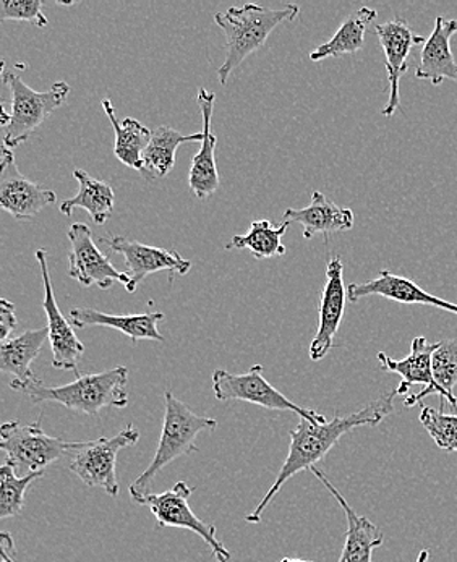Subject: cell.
<instances>
[{"mask_svg":"<svg viewBox=\"0 0 457 562\" xmlns=\"http://www.w3.org/2000/svg\"><path fill=\"white\" fill-rule=\"evenodd\" d=\"M398 397V391L383 394L377 401L370 402L367 407L359 412L341 417L336 412V417L325 424H313V422L300 418L296 430L289 432L291 445H289L288 458L282 463L278 476L272 482L265 497L255 507L254 513L245 517L248 524H260L263 513L269 506L276 495L281 492L282 486L303 470H312L322 459H325L327 452L337 445L346 432L353 431L359 427H377L384 418L390 417L394 412V398Z\"/></svg>","mask_w":457,"mask_h":562,"instance_id":"cell-1","label":"cell"},{"mask_svg":"<svg viewBox=\"0 0 457 562\" xmlns=\"http://www.w3.org/2000/svg\"><path fill=\"white\" fill-rule=\"evenodd\" d=\"M299 13L300 7L296 3H289L281 9L245 3L242 7H231L227 12L216 13L214 22L226 34L227 47L226 59L218 70L220 83L226 85L232 71L265 46L269 34L281 23L294 22Z\"/></svg>","mask_w":457,"mask_h":562,"instance_id":"cell-2","label":"cell"},{"mask_svg":"<svg viewBox=\"0 0 457 562\" xmlns=\"http://www.w3.org/2000/svg\"><path fill=\"white\" fill-rule=\"evenodd\" d=\"M216 428L218 422L214 418L197 415L180 398L174 396L172 391L166 390L161 438L155 458L129 488L133 499L142 504L146 496L152 495L153 480L164 467L176 459L197 452V436L203 431H214Z\"/></svg>","mask_w":457,"mask_h":562,"instance_id":"cell-3","label":"cell"},{"mask_svg":"<svg viewBox=\"0 0 457 562\" xmlns=\"http://www.w3.org/2000/svg\"><path fill=\"white\" fill-rule=\"evenodd\" d=\"M129 370L125 367L112 368L97 374H85L66 386L47 387L36 381L25 387L22 394L32 402H56L75 412L99 415L102 408H125L129 405Z\"/></svg>","mask_w":457,"mask_h":562,"instance_id":"cell-4","label":"cell"},{"mask_svg":"<svg viewBox=\"0 0 457 562\" xmlns=\"http://www.w3.org/2000/svg\"><path fill=\"white\" fill-rule=\"evenodd\" d=\"M12 94L10 124L5 127L3 146L16 148L32 136V133L60 105L66 104L70 87L66 81H57L47 91H34L19 75L3 74Z\"/></svg>","mask_w":457,"mask_h":562,"instance_id":"cell-5","label":"cell"},{"mask_svg":"<svg viewBox=\"0 0 457 562\" xmlns=\"http://www.w3.org/2000/svg\"><path fill=\"white\" fill-rule=\"evenodd\" d=\"M74 445L75 441L46 435L41 427V418L30 425L9 422L0 428V449L7 454L5 462L19 476L44 472L51 463L70 454Z\"/></svg>","mask_w":457,"mask_h":562,"instance_id":"cell-6","label":"cell"},{"mask_svg":"<svg viewBox=\"0 0 457 562\" xmlns=\"http://www.w3.org/2000/svg\"><path fill=\"white\" fill-rule=\"evenodd\" d=\"M140 431L133 425H127L112 438H99L97 441L75 442L70 451V470L85 485L90 488H101L109 496L118 497L121 486L115 473V462L122 449L135 446Z\"/></svg>","mask_w":457,"mask_h":562,"instance_id":"cell-7","label":"cell"},{"mask_svg":"<svg viewBox=\"0 0 457 562\" xmlns=\"http://www.w3.org/2000/svg\"><path fill=\"white\" fill-rule=\"evenodd\" d=\"M263 371H265V367L261 363L254 364L247 373L242 374L228 373L220 368L213 373L214 397L221 402H248V404L260 405L268 411L292 412L313 424H325L326 418L319 412L299 407L296 402L289 401L285 394L279 393L272 384L266 381Z\"/></svg>","mask_w":457,"mask_h":562,"instance_id":"cell-8","label":"cell"},{"mask_svg":"<svg viewBox=\"0 0 457 562\" xmlns=\"http://www.w3.org/2000/svg\"><path fill=\"white\" fill-rule=\"evenodd\" d=\"M192 493V486L186 482H177L167 492L146 496L142 504L149 507L159 527L193 531L210 547L216 562H231V551L218 538L216 527L203 522L190 507L189 497Z\"/></svg>","mask_w":457,"mask_h":562,"instance_id":"cell-9","label":"cell"},{"mask_svg":"<svg viewBox=\"0 0 457 562\" xmlns=\"http://www.w3.org/2000/svg\"><path fill=\"white\" fill-rule=\"evenodd\" d=\"M438 349V342L432 344L425 339L424 336L415 337L412 340L411 353L405 359L394 360L384 352L378 353V362L384 371L398 373L402 378L401 384L398 386V396H404L414 384H422L425 390L421 393L412 394L404 398V407H414V405L422 404L425 397L436 394L442 397L443 404L449 402L453 408L457 411V397L443 391L433 376V353Z\"/></svg>","mask_w":457,"mask_h":562,"instance_id":"cell-10","label":"cell"},{"mask_svg":"<svg viewBox=\"0 0 457 562\" xmlns=\"http://www.w3.org/2000/svg\"><path fill=\"white\" fill-rule=\"evenodd\" d=\"M71 250L68 254V276L83 288H97L109 291L114 282L127 285L131 282L127 272H121L109 261L108 255L99 250L91 229L85 224H74L68 229Z\"/></svg>","mask_w":457,"mask_h":562,"instance_id":"cell-11","label":"cell"},{"mask_svg":"<svg viewBox=\"0 0 457 562\" xmlns=\"http://www.w3.org/2000/svg\"><path fill=\"white\" fill-rule=\"evenodd\" d=\"M57 201L56 192L26 179L16 166L13 149L3 146L0 165V206L16 221L34 220Z\"/></svg>","mask_w":457,"mask_h":562,"instance_id":"cell-12","label":"cell"},{"mask_svg":"<svg viewBox=\"0 0 457 562\" xmlns=\"http://www.w3.org/2000/svg\"><path fill=\"white\" fill-rule=\"evenodd\" d=\"M105 241H108L112 251L124 257L125 266H127V271L125 272L131 278V282L125 285V291L129 294H133L136 291L143 279L156 274V272H169L170 282H172L174 274L186 276L190 268H192V263L186 260V258L180 257L179 251L176 250L149 247V245L122 237V235H112L111 238H105Z\"/></svg>","mask_w":457,"mask_h":562,"instance_id":"cell-13","label":"cell"},{"mask_svg":"<svg viewBox=\"0 0 457 562\" xmlns=\"http://www.w3.org/2000/svg\"><path fill=\"white\" fill-rule=\"evenodd\" d=\"M37 265H40L41 278L44 284L43 308L47 316V329H49L51 349H53V367L56 370L75 371L78 373V362L85 353V346L78 339L74 328L66 316L60 312L54 295L53 281H51L47 251L40 248L36 251Z\"/></svg>","mask_w":457,"mask_h":562,"instance_id":"cell-14","label":"cell"},{"mask_svg":"<svg viewBox=\"0 0 457 562\" xmlns=\"http://www.w3.org/2000/svg\"><path fill=\"white\" fill-rule=\"evenodd\" d=\"M387 59L388 80H390V98L381 114L384 117H392L401 108V93H399V81L402 75L408 71L409 57L412 49L419 44H425V37L417 36L412 32L411 26L401 16H394L390 22L378 25L375 29Z\"/></svg>","mask_w":457,"mask_h":562,"instance_id":"cell-15","label":"cell"},{"mask_svg":"<svg viewBox=\"0 0 457 562\" xmlns=\"http://www.w3.org/2000/svg\"><path fill=\"white\" fill-rule=\"evenodd\" d=\"M347 288L344 284V265L339 257L331 258L326 266V284L320 299V323L315 339L310 344V359L320 362L334 346L346 310Z\"/></svg>","mask_w":457,"mask_h":562,"instance_id":"cell-16","label":"cell"},{"mask_svg":"<svg viewBox=\"0 0 457 562\" xmlns=\"http://www.w3.org/2000/svg\"><path fill=\"white\" fill-rule=\"evenodd\" d=\"M198 104L203 117V142L200 151L193 156L189 170V186L198 200H207L213 196L220 189V173L216 166V135L211 132V117H213L214 101L216 94L201 87L198 90Z\"/></svg>","mask_w":457,"mask_h":562,"instance_id":"cell-17","label":"cell"},{"mask_svg":"<svg viewBox=\"0 0 457 562\" xmlns=\"http://www.w3.org/2000/svg\"><path fill=\"white\" fill-rule=\"evenodd\" d=\"M371 295H380V297L404 303V305L435 306V308H442L445 312L457 315V303L426 294L424 289L415 284L414 281H411V279L392 274L388 269H381L378 278L365 282V284H350L347 288V297L353 303H357L361 299L371 297Z\"/></svg>","mask_w":457,"mask_h":562,"instance_id":"cell-18","label":"cell"},{"mask_svg":"<svg viewBox=\"0 0 457 562\" xmlns=\"http://www.w3.org/2000/svg\"><path fill=\"white\" fill-rule=\"evenodd\" d=\"M310 472L326 486L327 492L343 507L347 519L346 541H344L343 553L337 562H371L374 551L380 548L384 541V533L380 527L375 526L367 517L359 516L347 503L346 497L341 495L339 490L330 482V479L319 469L313 467Z\"/></svg>","mask_w":457,"mask_h":562,"instance_id":"cell-19","label":"cell"},{"mask_svg":"<svg viewBox=\"0 0 457 562\" xmlns=\"http://www.w3.org/2000/svg\"><path fill=\"white\" fill-rule=\"evenodd\" d=\"M49 339V329H30L2 340L0 346V370L12 374L10 387L16 393H22L25 387L36 383L32 370V363L40 357L44 342Z\"/></svg>","mask_w":457,"mask_h":562,"instance_id":"cell-20","label":"cell"},{"mask_svg":"<svg viewBox=\"0 0 457 562\" xmlns=\"http://www.w3.org/2000/svg\"><path fill=\"white\" fill-rule=\"evenodd\" d=\"M456 33L457 20H445V16L436 19L435 29L426 37L422 49L421 63L415 68L419 80L432 81L435 87L445 80L457 83V64L452 50V40Z\"/></svg>","mask_w":457,"mask_h":562,"instance_id":"cell-21","label":"cell"},{"mask_svg":"<svg viewBox=\"0 0 457 562\" xmlns=\"http://www.w3.org/2000/svg\"><path fill=\"white\" fill-rule=\"evenodd\" d=\"M164 318L166 316L159 312L140 313V315H109V313L94 308H74L70 312L71 325L75 328L102 326V328L118 329L131 337L133 342H138V340L164 342L166 339L158 329V325Z\"/></svg>","mask_w":457,"mask_h":562,"instance_id":"cell-22","label":"cell"},{"mask_svg":"<svg viewBox=\"0 0 457 562\" xmlns=\"http://www.w3.org/2000/svg\"><path fill=\"white\" fill-rule=\"evenodd\" d=\"M286 223H299L303 227V238L310 240L316 234L323 237L336 234V232L350 231L354 227V213L349 207L337 206L322 192L312 193V203L302 210L289 207L285 213Z\"/></svg>","mask_w":457,"mask_h":562,"instance_id":"cell-23","label":"cell"},{"mask_svg":"<svg viewBox=\"0 0 457 562\" xmlns=\"http://www.w3.org/2000/svg\"><path fill=\"white\" fill-rule=\"evenodd\" d=\"M203 132L193 133V135H182L174 128L161 127L153 131L152 142L146 146L142 156V173L143 179L153 182V180L163 179L176 165V151L183 143L203 142Z\"/></svg>","mask_w":457,"mask_h":562,"instance_id":"cell-24","label":"cell"},{"mask_svg":"<svg viewBox=\"0 0 457 562\" xmlns=\"http://www.w3.org/2000/svg\"><path fill=\"white\" fill-rule=\"evenodd\" d=\"M74 177L78 182V193L74 199L66 200L60 204V213L70 217L75 210H85L98 226L108 223L115 204V193L112 187L102 180L94 179L78 167L74 170Z\"/></svg>","mask_w":457,"mask_h":562,"instance_id":"cell-25","label":"cell"},{"mask_svg":"<svg viewBox=\"0 0 457 562\" xmlns=\"http://www.w3.org/2000/svg\"><path fill=\"white\" fill-rule=\"evenodd\" d=\"M102 109L108 115L112 128L115 133L114 155L122 165L131 167V169H142V156L146 146L152 142L153 132L146 125L136 119L127 117L125 121L119 122L115 115L114 104L111 100H102Z\"/></svg>","mask_w":457,"mask_h":562,"instance_id":"cell-26","label":"cell"},{"mask_svg":"<svg viewBox=\"0 0 457 562\" xmlns=\"http://www.w3.org/2000/svg\"><path fill=\"white\" fill-rule=\"evenodd\" d=\"M377 15V10L370 9V7H361L344 20L343 25L339 26V30L334 33L330 41L310 53V60L320 63V60H325L327 57L356 54L357 50L364 47L365 32H367L368 25L375 22Z\"/></svg>","mask_w":457,"mask_h":562,"instance_id":"cell-27","label":"cell"},{"mask_svg":"<svg viewBox=\"0 0 457 562\" xmlns=\"http://www.w3.org/2000/svg\"><path fill=\"white\" fill-rule=\"evenodd\" d=\"M291 227V223L275 227L269 220L254 221L250 229L244 235H234L226 244V250H250L257 260L282 257L286 247L282 235Z\"/></svg>","mask_w":457,"mask_h":562,"instance_id":"cell-28","label":"cell"},{"mask_svg":"<svg viewBox=\"0 0 457 562\" xmlns=\"http://www.w3.org/2000/svg\"><path fill=\"white\" fill-rule=\"evenodd\" d=\"M44 472L19 476L12 465L3 463L0 469V519L16 517L25 506V493L32 483L41 480Z\"/></svg>","mask_w":457,"mask_h":562,"instance_id":"cell-29","label":"cell"},{"mask_svg":"<svg viewBox=\"0 0 457 562\" xmlns=\"http://www.w3.org/2000/svg\"><path fill=\"white\" fill-rule=\"evenodd\" d=\"M421 424L439 449L457 452V414H445L422 405Z\"/></svg>","mask_w":457,"mask_h":562,"instance_id":"cell-30","label":"cell"},{"mask_svg":"<svg viewBox=\"0 0 457 562\" xmlns=\"http://www.w3.org/2000/svg\"><path fill=\"white\" fill-rule=\"evenodd\" d=\"M433 376L446 393L455 396L457 386V339H445L438 342L433 353Z\"/></svg>","mask_w":457,"mask_h":562,"instance_id":"cell-31","label":"cell"},{"mask_svg":"<svg viewBox=\"0 0 457 562\" xmlns=\"http://www.w3.org/2000/svg\"><path fill=\"white\" fill-rule=\"evenodd\" d=\"M43 0H0V22L15 20L44 29L49 23L43 12Z\"/></svg>","mask_w":457,"mask_h":562,"instance_id":"cell-32","label":"cell"},{"mask_svg":"<svg viewBox=\"0 0 457 562\" xmlns=\"http://www.w3.org/2000/svg\"><path fill=\"white\" fill-rule=\"evenodd\" d=\"M15 305L10 300H0V339H9L10 333L16 328Z\"/></svg>","mask_w":457,"mask_h":562,"instance_id":"cell-33","label":"cell"},{"mask_svg":"<svg viewBox=\"0 0 457 562\" xmlns=\"http://www.w3.org/2000/svg\"><path fill=\"white\" fill-rule=\"evenodd\" d=\"M0 554H2V562H16L15 543L9 531H2L0 535Z\"/></svg>","mask_w":457,"mask_h":562,"instance_id":"cell-34","label":"cell"},{"mask_svg":"<svg viewBox=\"0 0 457 562\" xmlns=\"http://www.w3.org/2000/svg\"><path fill=\"white\" fill-rule=\"evenodd\" d=\"M430 560V553L428 550L421 551V554H419L417 561L415 562H428Z\"/></svg>","mask_w":457,"mask_h":562,"instance_id":"cell-35","label":"cell"},{"mask_svg":"<svg viewBox=\"0 0 457 562\" xmlns=\"http://www.w3.org/2000/svg\"><path fill=\"white\" fill-rule=\"evenodd\" d=\"M279 562H312V561L296 560V558H285V560H281Z\"/></svg>","mask_w":457,"mask_h":562,"instance_id":"cell-36","label":"cell"}]
</instances>
